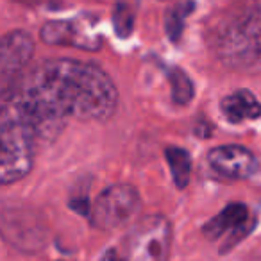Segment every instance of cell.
I'll return each mask as SVG.
<instances>
[{"mask_svg":"<svg viewBox=\"0 0 261 261\" xmlns=\"http://www.w3.org/2000/svg\"><path fill=\"white\" fill-rule=\"evenodd\" d=\"M16 108L36 140H52L68 118L106 122L116 111L118 91L111 77L93 63L50 59L20 81L13 95Z\"/></svg>","mask_w":261,"mask_h":261,"instance_id":"1","label":"cell"},{"mask_svg":"<svg viewBox=\"0 0 261 261\" xmlns=\"http://www.w3.org/2000/svg\"><path fill=\"white\" fill-rule=\"evenodd\" d=\"M213 47L227 68L261 72V0H245L232 9L218 23Z\"/></svg>","mask_w":261,"mask_h":261,"instance_id":"2","label":"cell"},{"mask_svg":"<svg viewBox=\"0 0 261 261\" xmlns=\"http://www.w3.org/2000/svg\"><path fill=\"white\" fill-rule=\"evenodd\" d=\"M172 250V225L163 215L140 218L118 245L109 247L100 261H168Z\"/></svg>","mask_w":261,"mask_h":261,"instance_id":"3","label":"cell"},{"mask_svg":"<svg viewBox=\"0 0 261 261\" xmlns=\"http://www.w3.org/2000/svg\"><path fill=\"white\" fill-rule=\"evenodd\" d=\"M36 136L9 100L2 102L0 116V181L11 185L33 168Z\"/></svg>","mask_w":261,"mask_h":261,"instance_id":"4","label":"cell"},{"mask_svg":"<svg viewBox=\"0 0 261 261\" xmlns=\"http://www.w3.org/2000/svg\"><path fill=\"white\" fill-rule=\"evenodd\" d=\"M140 193L130 185H113L97 197L91 207V225L102 231L122 227L140 211Z\"/></svg>","mask_w":261,"mask_h":261,"instance_id":"5","label":"cell"},{"mask_svg":"<svg viewBox=\"0 0 261 261\" xmlns=\"http://www.w3.org/2000/svg\"><path fill=\"white\" fill-rule=\"evenodd\" d=\"M254 224L256 218L250 215L249 207L242 202H232L211 218L202 227V232L210 242L220 240V252L225 254L252 231Z\"/></svg>","mask_w":261,"mask_h":261,"instance_id":"6","label":"cell"},{"mask_svg":"<svg viewBox=\"0 0 261 261\" xmlns=\"http://www.w3.org/2000/svg\"><path fill=\"white\" fill-rule=\"evenodd\" d=\"M41 40L48 45H68L83 50H98L102 40L88 27L75 20H50L41 27Z\"/></svg>","mask_w":261,"mask_h":261,"instance_id":"7","label":"cell"},{"mask_svg":"<svg viewBox=\"0 0 261 261\" xmlns=\"http://www.w3.org/2000/svg\"><path fill=\"white\" fill-rule=\"evenodd\" d=\"M207 163L225 179H247L256 172V158L242 145H222L210 150Z\"/></svg>","mask_w":261,"mask_h":261,"instance_id":"8","label":"cell"},{"mask_svg":"<svg viewBox=\"0 0 261 261\" xmlns=\"http://www.w3.org/2000/svg\"><path fill=\"white\" fill-rule=\"evenodd\" d=\"M34 54V41L23 31L6 34L0 43V70L4 75L22 70Z\"/></svg>","mask_w":261,"mask_h":261,"instance_id":"9","label":"cell"},{"mask_svg":"<svg viewBox=\"0 0 261 261\" xmlns=\"http://www.w3.org/2000/svg\"><path fill=\"white\" fill-rule=\"evenodd\" d=\"M220 109L231 123H242L261 116V104L249 90H238L224 97V100L220 102Z\"/></svg>","mask_w":261,"mask_h":261,"instance_id":"10","label":"cell"},{"mask_svg":"<svg viewBox=\"0 0 261 261\" xmlns=\"http://www.w3.org/2000/svg\"><path fill=\"white\" fill-rule=\"evenodd\" d=\"M168 167L172 170V177L177 188H186L190 182V174H192V158L181 147H168L165 150Z\"/></svg>","mask_w":261,"mask_h":261,"instance_id":"11","label":"cell"},{"mask_svg":"<svg viewBox=\"0 0 261 261\" xmlns=\"http://www.w3.org/2000/svg\"><path fill=\"white\" fill-rule=\"evenodd\" d=\"M193 4L192 0H186V2H177L174 4L170 9L167 11V16H165V29H167V36L170 38V41L177 43L181 40L182 29H185V20L192 15Z\"/></svg>","mask_w":261,"mask_h":261,"instance_id":"12","label":"cell"},{"mask_svg":"<svg viewBox=\"0 0 261 261\" xmlns=\"http://www.w3.org/2000/svg\"><path fill=\"white\" fill-rule=\"evenodd\" d=\"M167 75L172 88V100L179 106H186L188 102H192L193 95H195V88H193L190 77L177 66H168Z\"/></svg>","mask_w":261,"mask_h":261,"instance_id":"13","label":"cell"},{"mask_svg":"<svg viewBox=\"0 0 261 261\" xmlns=\"http://www.w3.org/2000/svg\"><path fill=\"white\" fill-rule=\"evenodd\" d=\"M113 25L120 38H129L133 34V25H135V16L125 4H116L115 13H113Z\"/></svg>","mask_w":261,"mask_h":261,"instance_id":"14","label":"cell"}]
</instances>
